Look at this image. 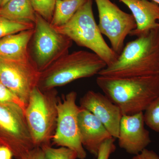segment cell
I'll return each mask as SVG.
<instances>
[{
    "label": "cell",
    "mask_w": 159,
    "mask_h": 159,
    "mask_svg": "<svg viewBox=\"0 0 159 159\" xmlns=\"http://www.w3.org/2000/svg\"><path fill=\"white\" fill-rule=\"evenodd\" d=\"M98 74L115 78L159 77V26L127 43L116 60Z\"/></svg>",
    "instance_id": "6da1fadb"
},
{
    "label": "cell",
    "mask_w": 159,
    "mask_h": 159,
    "mask_svg": "<svg viewBox=\"0 0 159 159\" xmlns=\"http://www.w3.org/2000/svg\"><path fill=\"white\" fill-rule=\"evenodd\" d=\"M96 82L122 115L143 112L159 97V77L115 78L99 75Z\"/></svg>",
    "instance_id": "7a4b0ae2"
},
{
    "label": "cell",
    "mask_w": 159,
    "mask_h": 159,
    "mask_svg": "<svg viewBox=\"0 0 159 159\" xmlns=\"http://www.w3.org/2000/svg\"><path fill=\"white\" fill-rule=\"evenodd\" d=\"M106 66V63L93 52L74 51L40 72L37 87L42 91L49 90L76 80L93 77Z\"/></svg>",
    "instance_id": "3957f363"
},
{
    "label": "cell",
    "mask_w": 159,
    "mask_h": 159,
    "mask_svg": "<svg viewBox=\"0 0 159 159\" xmlns=\"http://www.w3.org/2000/svg\"><path fill=\"white\" fill-rule=\"evenodd\" d=\"M93 0H87L65 25L54 28L80 47L89 49L106 63H113L119 55L106 42L94 18Z\"/></svg>",
    "instance_id": "277c9868"
},
{
    "label": "cell",
    "mask_w": 159,
    "mask_h": 159,
    "mask_svg": "<svg viewBox=\"0 0 159 159\" xmlns=\"http://www.w3.org/2000/svg\"><path fill=\"white\" fill-rule=\"evenodd\" d=\"M58 98L55 89L31 92L25 110L27 125L35 147L50 145L55 132Z\"/></svg>",
    "instance_id": "5b68a950"
},
{
    "label": "cell",
    "mask_w": 159,
    "mask_h": 159,
    "mask_svg": "<svg viewBox=\"0 0 159 159\" xmlns=\"http://www.w3.org/2000/svg\"><path fill=\"white\" fill-rule=\"evenodd\" d=\"M32 60L40 72L68 54L72 41L36 13L32 39Z\"/></svg>",
    "instance_id": "8992f818"
},
{
    "label": "cell",
    "mask_w": 159,
    "mask_h": 159,
    "mask_svg": "<svg viewBox=\"0 0 159 159\" xmlns=\"http://www.w3.org/2000/svg\"><path fill=\"white\" fill-rule=\"evenodd\" d=\"M0 143L22 159L35 147L26 122L25 109L16 103H0Z\"/></svg>",
    "instance_id": "52a82bcc"
},
{
    "label": "cell",
    "mask_w": 159,
    "mask_h": 159,
    "mask_svg": "<svg viewBox=\"0 0 159 159\" xmlns=\"http://www.w3.org/2000/svg\"><path fill=\"white\" fill-rule=\"evenodd\" d=\"M77 98V93L72 91L58 99L57 123L52 141L57 146L74 150L78 159H85L87 153L81 142L78 125L80 107L76 103Z\"/></svg>",
    "instance_id": "ba28073f"
},
{
    "label": "cell",
    "mask_w": 159,
    "mask_h": 159,
    "mask_svg": "<svg viewBox=\"0 0 159 159\" xmlns=\"http://www.w3.org/2000/svg\"><path fill=\"white\" fill-rule=\"evenodd\" d=\"M95 1L99 14V30L108 38L111 48L119 55L125 46L126 37L136 28L133 16L122 11L111 0Z\"/></svg>",
    "instance_id": "9c48e42d"
},
{
    "label": "cell",
    "mask_w": 159,
    "mask_h": 159,
    "mask_svg": "<svg viewBox=\"0 0 159 159\" xmlns=\"http://www.w3.org/2000/svg\"><path fill=\"white\" fill-rule=\"evenodd\" d=\"M40 71L32 58L14 61L0 58L1 82L27 106L33 89L37 86Z\"/></svg>",
    "instance_id": "30bf717a"
},
{
    "label": "cell",
    "mask_w": 159,
    "mask_h": 159,
    "mask_svg": "<svg viewBox=\"0 0 159 159\" xmlns=\"http://www.w3.org/2000/svg\"><path fill=\"white\" fill-rule=\"evenodd\" d=\"M80 105L97 117L111 135L117 139L123 115L119 107L108 97L101 93L89 91L80 98Z\"/></svg>",
    "instance_id": "8fae6325"
},
{
    "label": "cell",
    "mask_w": 159,
    "mask_h": 159,
    "mask_svg": "<svg viewBox=\"0 0 159 159\" xmlns=\"http://www.w3.org/2000/svg\"><path fill=\"white\" fill-rule=\"evenodd\" d=\"M145 124L143 112L123 115L117 138L119 147L134 155L146 148L152 141Z\"/></svg>",
    "instance_id": "7c38bea8"
},
{
    "label": "cell",
    "mask_w": 159,
    "mask_h": 159,
    "mask_svg": "<svg viewBox=\"0 0 159 159\" xmlns=\"http://www.w3.org/2000/svg\"><path fill=\"white\" fill-rule=\"evenodd\" d=\"M80 107L78 122L83 146L97 157L101 145L113 137L97 117L87 110Z\"/></svg>",
    "instance_id": "4fadbf2b"
},
{
    "label": "cell",
    "mask_w": 159,
    "mask_h": 159,
    "mask_svg": "<svg viewBox=\"0 0 159 159\" xmlns=\"http://www.w3.org/2000/svg\"><path fill=\"white\" fill-rule=\"evenodd\" d=\"M125 4L133 16L136 28L129 35L138 36L159 27V5L149 0H119Z\"/></svg>",
    "instance_id": "5bb4252c"
},
{
    "label": "cell",
    "mask_w": 159,
    "mask_h": 159,
    "mask_svg": "<svg viewBox=\"0 0 159 159\" xmlns=\"http://www.w3.org/2000/svg\"><path fill=\"white\" fill-rule=\"evenodd\" d=\"M34 29L9 34L0 39V58L14 61L31 59L29 45Z\"/></svg>",
    "instance_id": "9a60e30c"
},
{
    "label": "cell",
    "mask_w": 159,
    "mask_h": 159,
    "mask_svg": "<svg viewBox=\"0 0 159 159\" xmlns=\"http://www.w3.org/2000/svg\"><path fill=\"white\" fill-rule=\"evenodd\" d=\"M0 16L13 21L34 25L36 13L31 0H11L0 8Z\"/></svg>",
    "instance_id": "2e32d148"
},
{
    "label": "cell",
    "mask_w": 159,
    "mask_h": 159,
    "mask_svg": "<svg viewBox=\"0 0 159 159\" xmlns=\"http://www.w3.org/2000/svg\"><path fill=\"white\" fill-rule=\"evenodd\" d=\"M87 0H56L51 25L57 28L66 24Z\"/></svg>",
    "instance_id": "e0dca14e"
},
{
    "label": "cell",
    "mask_w": 159,
    "mask_h": 159,
    "mask_svg": "<svg viewBox=\"0 0 159 159\" xmlns=\"http://www.w3.org/2000/svg\"><path fill=\"white\" fill-rule=\"evenodd\" d=\"M34 25L13 21L0 16V39L9 34L34 29Z\"/></svg>",
    "instance_id": "ac0fdd59"
},
{
    "label": "cell",
    "mask_w": 159,
    "mask_h": 159,
    "mask_svg": "<svg viewBox=\"0 0 159 159\" xmlns=\"http://www.w3.org/2000/svg\"><path fill=\"white\" fill-rule=\"evenodd\" d=\"M145 125L159 133V97L152 101L143 112Z\"/></svg>",
    "instance_id": "d6986e66"
},
{
    "label": "cell",
    "mask_w": 159,
    "mask_h": 159,
    "mask_svg": "<svg viewBox=\"0 0 159 159\" xmlns=\"http://www.w3.org/2000/svg\"><path fill=\"white\" fill-rule=\"evenodd\" d=\"M44 154L45 159H77V153L74 150L65 147L55 148L50 145L41 147Z\"/></svg>",
    "instance_id": "ffe728a7"
},
{
    "label": "cell",
    "mask_w": 159,
    "mask_h": 159,
    "mask_svg": "<svg viewBox=\"0 0 159 159\" xmlns=\"http://www.w3.org/2000/svg\"><path fill=\"white\" fill-rule=\"evenodd\" d=\"M36 13L51 23L56 0H31Z\"/></svg>",
    "instance_id": "44dd1931"
},
{
    "label": "cell",
    "mask_w": 159,
    "mask_h": 159,
    "mask_svg": "<svg viewBox=\"0 0 159 159\" xmlns=\"http://www.w3.org/2000/svg\"><path fill=\"white\" fill-rule=\"evenodd\" d=\"M12 102L16 103L21 107L24 109H25V104L16 96L9 89L0 83V103Z\"/></svg>",
    "instance_id": "7402d4cb"
},
{
    "label": "cell",
    "mask_w": 159,
    "mask_h": 159,
    "mask_svg": "<svg viewBox=\"0 0 159 159\" xmlns=\"http://www.w3.org/2000/svg\"><path fill=\"white\" fill-rule=\"evenodd\" d=\"M115 141L116 139L111 138L101 145L97 157V159H109L111 155L116 150Z\"/></svg>",
    "instance_id": "603a6c76"
},
{
    "label": "cell",
    "mask_w": 159,
    "mask_h": 159,
    "mask_svg": "<svg viewBox=\"0 0 159 159\" xmlns=\"http://www.w3.org/2000/svg\"><path fill=\"white\" fill-rule=\"evenodd\" d=\"M131 159H159V156L153 150L145 148L140 153L134 155Z\"/></svg>",
    "instance_id": "cb8c5ba5"
},
{
    "label": "cell",
    "mask_w": 159,
    "mask_h": 159,
    "mask_svg": "<svg viewBox=\"0 0 159 159\" xmlns=\"http://www.w3.org/2000/svg\"><path fill=\"white\" fill-rule=\"evenodd\" d=\"M22 159H45L42 148L35 147L28 152Z\"/></svg>",
    "instance_id": "d4e9b609"
},
{
    "label": "cell",
    "mask_w": 159,
    "mask_h": 159,
    "mask_svg": "<svg viewBox=\"0 0 159 159\" xmlns=\"http://www.w3.org/2000/svg\"><path fill=\"white\" fill-rule=\"evenodd\" d=\"M13 154L11 149L5 145L0 146V159H12Z\"/></svg>",
    "instance_id": "484cf974"
},
{
    "label": "cell",
    "mask_w": 159,
    "mask_h": 159,
    "mask_svg": "<svg viewBox=\"0 0 159 159\" xmlns=\"http://www.w3.org/2000/svg\"><path fill=\"white\" fill-rule=\"evenodd\" d=\"M11 0H0V8H2Z\"/></svg>",
    "instance_id": "4316f807"
},
{
    "label": "cell",
    "mask_w": 159,
    "mask_h": 159,
    "mask_svg": "<svg viewBox=\"0 0 159 159\" xmlns=\"http://www.w3.org/2000/svg\"><path fill=\"white\" fill-rule=\"evenodd\" d=\"M151 1H152V2H154L155 3L158 4L159 5V0H151Z\"/></svg>",
    "instance_id": "83f0119b"
},
{
    "label": "cell",
    "mask_w": 159,
    "mask_h": 159,
    "mask_svg": "<svg viewBox=\"0 0 159 159\" xmlns=\"http://www.w3.org/2000/svg\"><path fill=\"white\" fill-rule=\"evenodd\" d=\"M0 83H1V80H0Z\"/></svg>",
    "instance_id": "f1b7e54d"
},
{
    "label": "cell",
    "mask_w": 159,
    "mask_h": 159,
    "mask_svg": "<svg viewBox=\"0 0 159 159\" xmlns=\"http://www.w3.org/2000/svg\"><path fill=\"white\" fill-rule=\"evenodd\" d=\"M158 23H159V21H158Z\"/></svg>",
    "instance_id": "f546056e"
}]
</instances>
